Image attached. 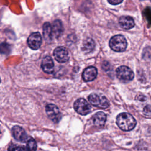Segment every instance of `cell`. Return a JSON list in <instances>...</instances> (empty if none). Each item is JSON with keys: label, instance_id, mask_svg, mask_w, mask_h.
<instances>
[{"label": "cell", "instance_id": "ac0fdd59", "mask_svg": "<svg viewBox=\"0 0 151 151\" xmlns=\"http://www.w3.org/2000/svg\"><path fill=\"white\" fill-rule=\"evenodd\" d=\"M11 51V46L6 43L2 42L0 44V53L3 54H7Z\"/></svg>", "mask_w": 151, "mask_h": 151}, {"label": "cell", "instance_id": "30bf717a", "mask_svg": "<svg viewBox=\"0 0 151 151\" xmlns=\"http://www.w3.org/2000/svg\"><path fill=\"white\" fill-rule=\"evenodd\" d=\"M97 75V70L93 66L86 68L82 74V77L85 81H91L94 80Z\"/></svg>", "mask_w": 151, "mask_h": 151}, {"label": "cell", "instance_id": "9c48e42d", "mask_svg": "<svg viewBox=\"0 0 151 151\" xmlns=\"http://www.w3.org/2000/svg\"><path fill=\"white\" fill-rule=\"evenodd\" d=\"M12 133L14 137L19 142H26L28 138L24 129L18 126H15L12 127Z\"/></svg>", "mask_w": 151, "mask_h": 151}, {"label": "cell", "instance_id": "5b68a950", "mask_svg": "<svg viewBox=\"0 0 151 151\" xmlns=\"http://www.w3.org/2000/svg\"><path fill=\"white\" fill-rule=\"evenodd\" d=\"M75 110L81 115H86L91 111V106L84 99L77 100L74 104Z\"/></svg>", "mask_w": 151, "mask_h": 151}, {"label": "cell", "instance_id": "ffe728a7", "mask_svg": "<svg viewBox=\"0 0 151 151\" xmlns=\"http://www.w3.org/2000/svg\"><path fill=\"white\" fill-rule=\"evenodd\" d=\"M108 2L112 5H117L122 2V1H108Z\"/></svg>", "mask_w": 151, "mask_h": 151}, {"label": "cell", "instance_id": "d6986e66", "mask_svg": "<svg viewBox=\"0 0 151 151\" xmlns=\"http://www.w3.org/2000/svg\"><path fill=\"white\" fill-rule=\"evenodd\" d=\"M8 151H24V149L20 146L12 144L8 147Z\"/></svg>", "mask_w": 151, "mask_h": 151}, {"label": "cell", "instance_id": "8fae6325", "mask_svg": "<svg viewBox=\"0 0 151 151\" xmlns=\"http://www.w3.org/2000/svg\"><path fill=\"white\" fill-rule=\"evenodd\" d=\"M54 63L51 57L47 56L42 60L41 68L45 73L47 74L52 73L54 68Z\"/></svg>", "mask_w": 151, "mask_h": 151}, {"label": "cell", "instance_id": "277c9868", "mask_svg": "<svg viewBox=\"0 0 151 151\" xmlns=\"http://www.w3.org/2000/svg\"><path fill=\"white\" fill-rule=\"evenodd\" d=\"M116 73L117 78L124 83L130 81L134 78L133 71L129 67L125 65L119 67L116 70Z\"/></svg>", "mask_w": 151, "mask_h": 151}, {"label": "cell", "instance_id": "2e32d148", "mask_svg": "<svg viewBox=\"0 0 151 151\" xmlns=\"http://www.w3.org/2000/svg\"><path fill=\"white\" fill-rule=\"evenodd\" d=\"M94 46L95 43L93 40L90 38H87L83 42L82 50L85 52H90L93 50Z\"/></svg>", "mask_w": 151, "mask_h": 151}, {"label": "cell", "instance_id": "7c38bea8", "mask_svg": "<svg viewBox=\"0 0 151 151\" xmlns=\"http://www.w3.org/2000/svg\"><path fill=\"white\" fill-rule=\"evenodd\" d=\"M120 26L124 29H130L134 26L133 19L129 16H122L119 19Z\"/></svg>", "mask_w": 151, "mask_h": 151}, {"label": "cell", "instance_id": "8992f818", "mask_svg": "<svg viewBox=\"0 0 151 151\" xmlns=\"http://www.w3.org/2000/svg\"><path fill=\"white\" fill-rule=\"evenodd\" d=\"M45 111L48 117L54 123H58L61 119V114L58 108L54 104H49L46 106Z\"/></svg>", "mask_w": 151, "mask_h": 151}, {"label": "cell", "instance_id": "3957f363", "mask_svg": "<svg viewBox=\"0 0 151 151\" xmlns=\"http://www.w3.org/2000/svg\"><path fill=\"white\" fill-rule=\"evenodd\" d=\"M88 99L89 102L95 107L100 109H107L109 106V102L107 98L102 95L99 94H91Z\"/></svg>", "mask_w": 151, "mask_h": 151}, {"label": "cell", "instance_id": "5bb4252c", "mask_svg": "<svg viewBox=\"0 0 151 151\" xmlns=\"http://www.w3.org/2000/svg\"><path fill=\"white\" fill-rule=\"evenodd\" d=\"M43 35L47 41H51L54 37L52 25L49 22H45L43 25Z\"/></svg>", "mask_w": 151, "mask_h": 151}, {"label": "cell", "instance_id": "44dd1931", "mask_svg": "<svg viewBox=\"0 0 151 151\" xmlns=\"http://www.w3.org/2000/svg\"><path fill=\"white\" fill-rule=\"evenodd\" d=\"M0 133H1V131H0Z\"/></svg>", "mask_w": 151, "mask_h": 151}, {"label": "cell", "instance_id": "6da1fadb", "mask_svg": "<svg viewBox=\"0 0 151 151\" xmlns=\"http://www.w3.org/2000/svg\"><path fill=\"white\" fill-rule=\"evenodd\" d=\"M118 126L124 131H130L134 128L136 125L135 119L129 113H120L116 119Z\"/></svg>", "mask_w": 151, "mask_h": 151}, {"label": "cell", "instance_id": "9a60e30c", "mask_svg": "<svg viewBox=\"0 0 151 151\" xmlns=\"http://www.w3.org/2000/svg\"><path fill=\"white\" fill-rule=\"evenodd\" d=\"M53 37L55 38H58L63 31L62 23L60 20H55L52 25Z\"/></svg>", "mask_w": 151, "mask_h": 151}, {"label": "cell", "instance_id": "7a4b0ae2", "mask_svg": "<svg viewBox=\"0 0 151 151\" xmlns=\"http://www.w3.org/2000/svg\"><path fill=\"white\" fill-rule=\"evenodd\" d=\"M127 41L124 36L122 35H116L112 37L109 41L110 48L116 52H123L127 47Z\"/></svg>", "mask_w": 151, "mask_h": 151}, {"label": "cell", "instance_id": "4fadbf2b", "mask_svg": "<svg viewBox=\"0 0 151 151\" xmlns=\"http://www.w3.org/2000/svg\"><path fill=\"white\" fill-rule=\"evenodd\" d=\"M106 114L103 112L100 111L96 113L93 117V123L96 126L102 127L104 125L106 121Z\"/></svg>", "mask_w": 151, "mask_h": 151}, {"label": "cell", "instance_id": "e0dca14e", "mask_svg": "<svg viewBox=\"0 0 151 151\" xmlns=\"http://www.w3.org/2000/svg\"><path fill=\"white\" fill-rule=\"evenodd\" d=\"M37 149V144L34 139L29 137L26 141V146L25 147V151H35Z\"/></svg>", "mask_w": 151, "mask_h": 151}, {"label": "cell", "instance_id": "52a82bcc", "mask_svg": "<svg viewBox=\"0 0 151 151\" xmlns=\"http://www.w3.org/2000/svg\"><path fill=\"white\" fill-rule=\"evenodd\" d=\"M42 42V38L38 32L32 33L27 40L28 46L32 50L38 49Z\"/></svg>", "mask_w": 151, "mask_h": 151}, {"label": "cell", "instance_id": "ba28073f", "mask_svg": "<svg viewBox=\"0 0 151 151\" xmlns=\"http://www.w3.org/2000/svg\"><path fill=\"white\" fill-rule=\"evenodd\" d=\"M55 59L59 63H64L68 60L69 55L67 49L63 47H57L54 51Z\"/></svg>", "mask_w": 151, "mask_h": 151}, {"label": "cell", "instance_id": "7402d4cb", "mask_svg": "<svg viewBox=\"0 0 151 151\" xmlns=\"http://www.w3.org/2000/svg\"><path fill=\"white\" fill-rule=\"evenodd\" d=\"M0 81H1V79H0Z\"/></svg>", "mask_w": 151, "mask_h": 151}]
</instances>
